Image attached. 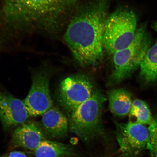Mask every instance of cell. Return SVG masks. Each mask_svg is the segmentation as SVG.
I'll use <instances>...</instances> for the list:
<instances>
[{
	"label": "cell",
	"mask_w": 157,
	"mask_h": 157,
	"mask_svg": "<svg viewBox=\"0 0 157 157\" xmlns=\"http://www.w3.org/2000/svg\"><path fill=\"white\" fill-rule=\"evenodd\" d=\"M109 3V0H92L78 10L68 25L64 40L82 67L97 66L103 61Z\"/></svg>",
	"instance_id": "obj_1"
},
{
	"label": "cell",
	"mask_w": 157,
	"mask_h": 157,
	"mask_svg": "<svg viewBox=\"0 0 157 157\" xmlns=\"http://www.w3.org/2000/svg\"><path fill=\"white\" fill-rule=\"evenodd\" d=\"M76 0H4L5 26L15 32L56 34Z\"/></svg>",
	"instance_id": "obj_2"
},
{
	"label": "cell",
	"mask_w": 157,
	"mask_h": 157,
	"mask_svg": "<svg viewBox=\"0 0 157 157\" xmlns=\"http://www.w3.org/2000/svg\"><path fill=\"white\" fill-rule=\"evenodd\" d=\"M106 98L96 90L89 99L70 113L69 129L86 143L107 138L102 121Z\"/></svg>",
	"instance_id": "obj_3"
},
{
	"label": "cell",
	"mask_w": 157,
	"mask_h": 157,
	"mask_svg": "<svg viewBox=\"0 0 157 157\" xmlns=\"http://www.w3.org/2000/svg\"><path fill=\"white\" fill-rule=\"evenodd\" d=\"M151 42L146 25L143 24L136 30L130 44L113 55V69L108 84L117 85L130 76L140 66Z\"/></svg>",
	"instance_id": "obj_4"
},
{
	"label": "cell",
	"mask_w": 157,
	"mask_h": 157,
	"mask_svg": "<svg viewBox=\"0 0 157 157\" xmlns=\"http://www.w3.org/2000/svg\"><path fill=\"white\" fill-rule=\"evenodd\" d=\"M137 18L133 11L118 9L108 17L103 39L104 48L110 56L129 46L136 32Z\"/></svg>",
	"instance_id": "obj_5"
},
{
	"label": "cell",
	"mask_w": 157,
	"mask_h": 157,
	"mask_svg": "<svg viewBox=\"0 0 157 157\" xmlns=\"http://www.w3.org/2000/svg\"><path fill=\"white\" fill-rule=\"evenodd\" d=\"M95 89L89 76L78 73L68 76L62 80L56 93L58 102L68 113L87 101Z\"/></svg>",
	"instance_id": "obj_6"
},
{
	"label": "cell",
	"mask_w": 157,
	"mask_h": 157,
	"mask_svg": "<svg viewBox=\"0 0 157 157\" xmlns=\"http://www.w3.org/2000/svg\"><path fill=\"white\" fill-rule=\"evenodd\" d=\"M115 136L122 157H138L147 148L150 133L144 125L116 122Z\"/></svg>",
	"instance_id": "obj_7"
},
{
	"label": "cell",
	"mask_w": 157,
	"mask_h": 157,
	"mask_svg": "<svg viewBox=\"0 0 157 157\" xmlns=\"http://www.w3.org/2000/svg\"><path fill=\"white\" fill-rule=\"evenodd\" d=\"M52 74L48 67L41 68L33 74L30 91L23 101L29 116L43 115L53 107L49 89Z\"/></svg>",
	"instance_id": "obj_8"
},
{
	"label": "cell",
	"mask_w": 157,
	"mask_h": 157,
	"mask_svg": "<svg viewBox=\"0 0 157 157\" xmlns=\"http://www.w3.org/2000/svg\"><path fill=\"white\" fill-rule=\"evenodd\" d=\"M29 117L23 101L6 92L0 91V120L4 128L21 125Z\"/></svg>",
	"instance_id": "obj_9"
},
{
	"label": "cell",
	"mask_w": 157,
	"mask_h": 157,
	"mask_svg": "<svg viewBox=\"0 0 157 157\" xmlns=\"http://www.w3.org/2000/svg\"><path fill=\"white\" fill-rule=\"evenodd\" d=\"M41 125L35 121H26L15 129L11 141L15 147L34 151L41 142L46 140Z\"/></svg>",
	"instance_id": "obj_10"
},
{
	"label": "cell",
	"mask_w": 157,
	"mask_h": 157,
	"mask_svg": "<svg viewBox=\"0 0 157 157\" xmlns=\"http://www.w3.org/2000/svg\"><path fill=\"white\" fill-rule=\"evenodd\" d=\"M41 127L45 133L53 138H64L68 134V120L61 111L53 107L43 115Z\"/></svg>",
	"instance_id": "obj_11"
},
{
	"label": "cell",
	"mask_w": 157,
	"mask_h": 157,
	"mask_svg": "<svg viewBox=\"0 0 157 157\" xmlns=\"http://www.w3.org/2000/svg\"><path fill=\"white\" fill-rule=\"evenodd\" d=\"M111 112L119 117L126 116L130 112L132 101L130 92L123 88L111 90L108 93Z\"/></svg>",
	"instance_id": "obj_12"
},
{
	"label": "cell",
	"mask_w": 157,
	"mask_h": 157,
	"mask_svg": "<svg viewBox=\"0 0 157 157\" xmlns=\"http://www.w3.org/2000/svg\"><path fill=\"white\" fill-rule=\"evenodd\" d=\"M34 152L36 157H70L74 155V149L70 145L46 140Z\"/></svg>",
	"instance_id": "obj_13"
},
{
	"label": "cell",
	"mask_w": 157,
	"mask_h": 157,
	"mask_svg": "<svg viewBox=\"0 0 157 157\" xmlns=\"http://www.w3.org/2000/svg\"><path fill=\"white\" fill-rule=\"evenodd\" d=\"M140 75L145 82L157 81V43L150 47L140 64Z\"/></svg>",
	"instance_id": "obj_14"
},
{
	"label": "cell",
	"mask_w": 157,
	"mask_h": 157,
	"mask_svg": "<svg viewBox=\"0 0 157 157\" xmlns=\"http://www.w3.org/2000/svg\"><path fill=\"white\" fill-rule=\"evenodd\" d=\"M129 119L131 122L143 125H150L154 120L147 103L139 99L133 102L129 113Z\"/></svg>",
	"instance_id": "obj_15"
},
{
	"label": "cell",
	"mask_w": 157,
	"mask_h": 157,
	"mask_svg": "<svg viewBox=\"0 0 157 157\" xmlns=\"http://www.w3.org/2000/svg\"><path fill=\"white\" fill-rule=\"evenodd\" d=\"M150 139L147 146L151 157H157V117L148 128Z\"/></svg>",
	"instance_id": "obj_16"
},
{
	"label": "cell",
	"mask_w": 157,
	"mask_h": 157,
	"mask_svg": "<svg viewBox=\"0 0 157 157\" xmlns=\"http://www.w3.org/2000/svg\"><path fill=\"white\" fill-rule=\"evenodd\" d=\"M1 157H28L25 153L15 151L3 155Z\"/></svg>",
	"instance_id": "obj_17"
},
{
	"label": "cell",
	"mask_w": 157,
	"mask_h": 157,
	"mask_svg": "<svg viewBox=\"0 0 157 157\" xmlns=\"http://www.w3.org/2000/svg\"><path fill=\"white\" fill-rule=\"evenodd\" d=\"M153 28H154V30L156 31L157 34V21L155 22L154 25H153ZM156 42L157 43V38Z\"/></svg>",
	"instance_id": "obj_18"
}]
</instances>
